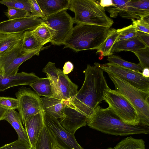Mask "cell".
Instances as JSON below:
<instances>
[{"label": "cell", "mask_w": 149, "mask_h": 149, "mask_svg": "<svg viewBox=\"0 0 149 149\" xmlns=\"http://www.w3.org/2000/svg\"><path fill=\"white\" fill-rule=\"evenodd\" d=\"M15 95L18 103L17 110L23 125L29 117L44 111L40 96L31 89L22 86Z\"/></svg>", "instance_id": "8"}, {"label": "cell", "mask_w": 149, "mask_h": 149, "mask_svg": "<svg viewBox=\"0 0 149 149\" xmlns=\"http://www.w3.org/2000/svg\"><path fill=\"white\" fill-rule=\"evenodd\" d=\"M41 99L44 111L56 119L63 117L62 111L66 102L53 97H44Z\"/></svg>", "instance_id": "20"}, {"label": "cell", "mask_w": 149, "mask_h": 149, "mask_svg": "<svg viewBox=\"0 0 149 149\" xmlns=\"http://www.w3.org/2000/svg\"><path fill=\"white\" fill-rule=\"evenodd\" d=\"M59 70L55 66L54 63L50 61L42 69V72L46 73L47 77L51 80L54 86L58 80Z\"/></svg>", "instance_id": "32"}, {"label": "cell", "mask_w": 149, "mask_h": 149, "mask_svg": "<svg viewBox=\"0 0 149 149\" xmlns=\"http://www.w3.org/2000/svg\"><path fill=\"white\" fill-rule=\"evenodd\" d=\"M100 67L103 71L117 76L138 89L149 91V78L143 77L140 71L109 63L100 64Z\"/></svg>", "instance_id": "11"}, {"label": "cell", "mask_w": 149, "mask_h": 149, "mask_svg": "<svg viewBox=\"0 0 149 149\" xmlns=\"http://www.w3.org/2000/svg\"><path fill=\"white\" fill-rule=\"evenodd\" d=\"M118 34L116 29L111 28L109 30L104 42L97 49L96 53L101 56H109L113 54L111 50L114 45L117 42Z\"/></svg>", "instance_id": "24"}, {"label": "cell", "mask_w": 149, "mask_h": 149, "mask_svg": "<svg viewBox=\"0 0 149 149\" xmlns=\"http://www.w3.org/2000/svg\"><path fill=\"white\" fill-rule=\"evenodd\" d=\"M110 28L91 24H77L63 45L75 52L97 49L106 39Z\"/></svg>", "instance_id": "3"}, {"label": "cell", "mask_w": 149, "mask_h": 149, "mask_svg": "<svg viewBox=\"0 0 149 149\" xmlns=\"http://www.w3.org/2000/svg\"><path fill=\"white\" fill-rule=\"evenodd\" d=\"M119 15L123 18L131 19L149 15V0H129Z\"/></svg>", "instance_id": "16"}, {"label": "cell", "mask_w": 149, "mask_h": 149, "mask_svg": "<svg viewBox=\"0 0 149 149\" xmlns=\"http://www.w3.org/2000/svg\"><path fill=\"white\" fill-rule=\"evenodd\" d=\"M142 74L143 77L146 78H149V68H143Z\"/></svg>", "instance_id": "44"}, {"label": "cell", "mask_w": 149, "mask_h": 149, "mask_svg": "<svg viewBox=\"0 0 149 149\" xmlns=\"http://www.w3.org/2000/svg\"><path fill=\"white\" fill-rule=\"evenodd\" d=\"M44 22L56 31V34L51 41L53 45H63L73 27V18L63 10L55 14L45 16Z\"/></svg>", "instance_id": "9"}, {"label": "cell", "mask_w": 149, "mask_h": 149, "mask_svg": "<svg viewBox=\"0 0 149 149\" xmlns=\"http://www.w3.org/2000/svg\"><path fill=\"white\" fill-rule=\"evenodd\" d=\"M107 60L109 63L136 71H142L143 69L139 63H135L127 61L122 59L120 56L113 54L108 56Z\"/></svg>", "instance_id": "29"}, {"label": "cell", "mask_w": 149, "mask_h": 149, "mask_svg": "<svg viewBox=\"0 0 149 149\" xmlns=\"http://www.w3.org/2000/svg\"><path fill=\"white\" fill-rule=\"evenodd\" d=\"M138 58L139 64L143 68H149V47L140 50L134 53Z\"/></svg>", "instance_id": "36"}, {"label": "cell", "mask_w": 149, "mask_h": 149, "mask_svg": "<svg viewBox=\"0 0 149 149\" xmlns=\"http://www.w3.org/2000/svg\"><path fill=\"white\" fill-rule=\"evenodd\" d=\"M23 33L0 34V54L11 49L22 40Z\"/></svg>", "instance_id": "25"}, {"label": "cell", "mask_w": 149, "mask_h": 149, "mask_svg": "<svg viewBox=\"0 0 149 149\" xmlns=\"http://www.w3.org/2000/svg\"><path fill=\"white\" fill-rule=\"evenodd\" d=\"M56 143L53 136L44 125L33 149H54Z\"/></svg>", "instance_id": "26"}, {"label": "cell", "mask_w": 149, "mask_h": 149, "mask_svg": "<svg viewBox=\"0 0 149 149\" xmlns=\"http://www.w3.org/2000/svg\"><path fill=\"white\" fill-rule=\"evenodd\" d=\"M43 46L38 41L30 30L23 33L22 52L26 53L40 49Z\"/></svg>", "instance_id": "28"}, {"label": "cell", "mask_w": 149, "mask_h": 149, "mask_svg": "<svg viewBox=\"0 0 149 149\" xmlns=\"http://www.w3.org/2000/svg\"><path fill=\"white\" fill-rule=\"evenodd\" d=\"M132 24L137 31H141L149 34V15L139 19H132Z\"/></svg>", "instance_id": "34"}, {"label": "cell", "mask_w": 149, "mask_h": 149, "mask_svg": "<svg viewBox=\"0 0 149 149\" xmlns=\"http://www.w3.org/2000/svg\"><path fill=\"white\" fill-rule=\"evenodd\" d=\"M3 120L7 121L13 127L17 134L18 139L29 143L26 131L23 127L19 115L15 109H8Z\"/></svg>", "instance_id": "18"}, {"label": "cell", "mask_w": 149, "mask_h": 149, "mask_svg": "<svg viewBox=\"0 0 149 149\" xmlns=\"http://www.w3.org/2000/svg\"><path fill=\"white\" fill-rule=\"evenodd\" d=\"M4 14L9 19L24 18L30 16L31 15V13L25 10L10 7L8 8Z\"/></svg>", "instance_id": "35"}, {"label": "cell", "mask_w": 149, "mask_h": 149, "mask_svg": "<svg viewBox=\"0 0 149 149\" xmlns=\"http://www.w3.org/2000/svg\"><path fill=\"white\" fill-rule=\"evenodd\" d=\"M54 149H62V148H60V147L56 145V144L54 146Z\"/></svg>", "instance_id": "45"}, {"label": "cell", "mask_w": 149, "mask_h": 149, "mask_svg": "<svg viewBox=\"0 0 149 149\" xmlns=\"http://www.w3.org/2000/svg\"><path fill=\"white\" fill-rule=\"evenodd\" d=\"M69 9L74 13V23L91 24L110 28L113 19L106 15L104 8L94 0H70Z\"/></svg>", "instance_id": "4"}, {"label": "cell", "mask_w": 149, "mask_h": 149, "mask_svg": "<svg viewBox=\"0 0 149 149\" xmlns=\"http://www.w3.org/2000/svg\"><path fill=\"white\" fill-rule=\"evenodd\" d=\"M136 36L147 47H149V34L137 31Z\"/></svg>", "instance_id": "40"}, {"label": "cell", "mask_w": 149, "mask_h": 149, "mask_svg": "<svg viewBox=\"0 0 149 149\" xmlns=\"http://www.w3.org/2000/svg\"><path fill=\"white\" fill-rule=\"evenodd\" d=\"M0 3L8 8L10 7L25 10L31 13V7L29 0H3Z\"/></svg>", "instance_id": "30"}, {"label": "cell", "mask_w": 149, "mask_h": 149, "mask_svg": "<svg viewBox=\"0 0 149 149\" xmlns=\"http://www.w3.org/2000/svg\"><path fill=\"white\" fill-rule=\"evenodd\" d=\"M0 149H32L30 144L18 139L0 147Z\"/></svg>", "instance_id": "38"}, {"label": "cell", "mask_w": 149, "mask_h": 149, "mask_svg": "<svg viewBox=\"0 0 149 149\" xmlns=\"http://www.w3.org/2000/svg\"><path fill=\"white\" fill-rule=\"evenodd\" d=\"M129 0H112L113 4L109 7L105 8L110 14V17L116 18L126 6Z\"/></svg>", "instance_id": "31"}, {"label": "cell", "mask_w": 149, "mask_h": 149, "mask_svg": "<svg viewBox=\"0 0 149 149\" xmlns=\"http://www.w3.org/2000/svg\"><path fill=\"white\" fill-rule=\"evenodd\" d=\"M146 47L136 36L128 39L117 41L113 45L111 52L113 53L114 52L126 51L134 53Z\"/></svg>", "instance_id": "21"}, {"label": "cell", "mask_w": 149, "mask_h": 149, "mask_svg": "<svg viewBox=\"0 0 149 149\" xmlns=\"http://www.w3.org/2000/svg\"><path fill=\"white\" fill-rule=\"evenodd\" d=\"M107 73L115 86V91L127 100L136 111L140 123L149 126V91L140 90L117 76Z\"/></svg>", "instance_id": "5"}, {"label": "cell", "mask_w": 149, "mask_h": 149, "mask_svg": "<svg viewBox=\"0 0 149 149\" xmlns=\"http://www.w3.org/2000/svg\"><path fill=\"white\" fill-rule=\"evenodd\" d=\"M43 112L29 117L24 125L32 149L34 148L44 125Z\"/></svg>", "instance_id": "17"}, {"label": "cell", "mask_w": 149, "mask_h": 149, "mask_svg": "<svg viewBox=\"0 0 149 149\" xmlns=\"http://www.w3.org/2000/svg\"><path fill=\"white\" fill-rule=\"evenodd\" d=\"M0 107L7 109H18V103L17 98L0 97Z\"/></svg>", "instance_id": "37"}, {"label": "cell", "mask_w": 149, "mask_h": 149, "mask_svg": "<svg viewBox=\"0 0 149 149\" xmlns=\"http://www.w3.org/2000/svg\"><path fill=\"white\" fill-rule=\"evenodd\" d=\"M106 149H146L145 142L142 139L130 136L122 139L114 147Z\"/></svg>", "instance_id": "27"}, {"label": "cell", "mask_w": 149, "mask_h": 149, "mask_svg": "<svg viewBox=\"0 0 149 149\" xmlns=\"http://www.w3.org/2000/svg\"><path fill=\"white\" fill-rule=\"evenodd\" d=\"M38 41L43 46L49 42L56 34V31L43 22L30 30Z\"/></svg>", "instance_id": "23"}, {"label": "cell", "mask_w": 149, "mask_h": 149, "mask_svg": "<svg viewBox=\"0 0 149 149\" xmlns=\"http://www.w3.org/2000/svg\"><path fill=\"white\" fill-rule=\"evenodd\" d=\"M43 22L40 18L31 16L5 20L0 22V34L23 33L33 29Z\"/></svg>", "instance_id": "12"}, {"label": "cell", "mask_w": 149, "mask_h": 149, "mask_svg": "<svg viewBox=\"0 0 149 149\" xmlns=\"http://www.w3.org/2000/svg\"><path fill=\"white\" fill-rule=\"evenodd\" d=\"M45 16L69 9L70 0H36Z\"/></svg>", "instance_id": "19"}, {"label": "cell", "mask_w": 149, "mask_h": 149, "mask_svg": "<svg viewBox=\"0 0 149 149\" xmlns=\"http://www.w3.org/2000/svg\"><path fill=\"white\" fill-rule=\"evenodd\" d=\"M8 109L6 108L0 107V121L3 120V118Z\"/></svg>", "instance_id": "43"}, {"label": "cell", "mask_w": 149, "mask_h": 149, "mask_svg": "<svg viewBox=\"0 0 149 149\" xmlns=\"http://www.w3.org/2000/svg\"><path fill=\"white\" fill-rule=\"evenodd\" d=\"M74 65L70 61H67L63 67V72L65 74L70 73L73 70Z\"/></svg>", "instance_id": "41"}, {"label": "cell", "mask_w": 149, "mask_h": 149, "mask_svg": "<svg viewBox=\"0 0 149 149\" xmlns=\"http://www.w3.org/2000/svg\"><path fill=\"white\" fill-rule=\"evenodd\" d=\"M43 116L44 125L53 136L58 146L63 149H84L77 141L74 134L65 130L58 119L44 111Z\"/></svg>", "instance_id": "10"}, {"label": "cell", "mask_w": 149, "mask_h": 149, "mask_svg": "<svg viewBox=\"0 0 149 149\" xmlns=\"http://www.w3.org/2000/svg\"><path fill=\"white\" fill-rule=\"evenodd\" d=\"M100 65L97 62L93 65H87L84 71L85 77L82 87L67 104L88 118L104 100L105 93L110 88Z\"/></svg>", "instance_id": "1"}, {"label": "cell", "mask_w": 149, "mask_h": 149, "mask_svg": "<svg viewBox=\"0 0 149 149\" xmlns=\"http://www.w3.org/2000/svg\"><path fill=\"white\" fill-rule=\"evenodd\" d=\"M29 86L40 96L56 98L53 84L48 77L40 78L38 80L30 84Z\"/></svg>", "instance_id": "22"}, {"label": "cell", "mask_w": 149, "mask_h": 149, "mask_svg": "<svg viewBox=\"0 0 149 149\" xmlns=\"http://www.w3.org/2000/svg\"><path fill=\"white\" fill-rule=\"evenodd\" d=\"M39 78L33 72H22L12 76H3L0 74V92L15 86L29 85Z\"/></svg>", "instance_id": "15"}, {"label": "cell", "mask_w": 149, "mask_h": 149, "mask_svg": "<svg viewBox=\"0 0 149 149\" xmlns=\"http://www.w3.org/2000/svg\"><path fill=\"white\" fill-rule=\"evenodd\" d=\"M99 3L100 5L104 8L109 7L113 4L112 0H101Z\"/></svg>", "instance_id": "42"}, {"label": "cell", "mask_w": 149, "mask_h": 149, "mask_svg": "<svg viewBox=\"0 0 149 149\" xmlns=\"http://www.w3.org/2000/svg\"><path fill=\"white\" fill-rule=\"evenodd\" d=\"M63 117L59 122L67 131L74 134L80 127L87 125L88 118L68 105L62 111Z\"/></svg>", "instance_id": "13"}, {"label": "cell", "mask_w": 149, "mask_h": 149, "mask_svg": "<svg viewBox=\"0 0 149 149\" xmlns=\"http://www.w3.org/2000/svg\"><path fill=\"white\" fill-rule=\"evenodd\" d=\"M31 7V11L30 16L33 17L42 19L45 16L43 14L36 0H29Z\"/></svg>", "instance_id": "39"}, {"label": "cell", "mask_w": 149, "mask_h": 149, "mask_svg": "<svg viewBox=\"0 0 149 149\" xmlns=\"http://www.w3.org/2000/svg\"><path fill=\"white\" fill-rule=\"evenodd\" d=\"M23 39L11 49L0 54V74L3 76H12L17 74L19 66L35 55L48 46L28 52H22Z\"/></svg>", "instance_id": "6"}, {"label": "cell", "mask_w": 149, "mask_h": 149, "mask_svg": "<svg viewBox=\"0 0 149 149\" xmlns=\"http://www.w3.org/2000/svg\"><path fill=\"white\" fill-rule=\"evenodd\" d=\"M87 125L103 133L118 136L136 134H148L149 127L141 124L136 126L123 122L109 107L101 108L99 105L88 118Z\"/></svg>", "instance_id": "2"}, {"label": "cell", "mask_w": 149, "mask_h": 149, "mask_svg": "<svg viewBox=\"0 0 149 149\" xmlns=\"http://www.w3.org/2000/svg\"><path fill=\"white\" fill-rule=\"evenodd\" d=\"M58 80L54 86L56 98L64 102L70 101L78 92V86L72 82L67 74L59 69Z\"/></svg>", "instance_id": "14"}, {"label": "cell", "mask_w": 149, "mask_h": 149, "mask_svg": "<svg viewBox=\"0 0 149 149\" xmlns=\"http://www.w3.org/2000/svg\"><path fill=\"white\" fill-rule=\"evenodd\" d=\"M104 99L109 107L123 122L133 126L140 124L138 115L134 107L114 90L109 88L107 90Z\"/></svg>", "instance_id": "7"}, {"label": "cell", "mask_w": 149, "mask_h": 149, "mask_svg": "<svg viewBox=\"0 0 149 149\" xmlns=\"http://www.w3.org/2000/svg\"><path fill=\"white\" fill-rule=\"evenodd\" d=\"M116 30L118 34L117 41L136 36V31L132 24L120 29H118Z\"/></svg>", "instance_id": "33"}]
</instances>
